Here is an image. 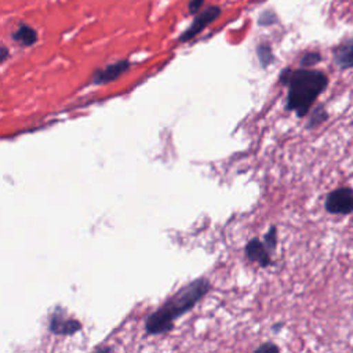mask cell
<instances>
[{"label":"cell","instance_id":"6da1fadb","mask_svg":"<svg viewBox=\"0 0 353 353\" xmlns=\"http://www.w3.org/2000/svg\"><path fill=\"white\" fill-rule=\"evenodd\" d=\"M280 83L287 85L285 109L294 112L296 117L309 114L317 98L330 84L328 76L313 68H287L280 74Z\"/></svg>","mask_w":353,"mask_h":353},{"label":"cell","instance_id":"7a4b0ae2","mask_svg":"<svg viewBox=\"0 0 353 353\" xmlns=\"http://www.w3.org/2000/svg\"><path fill=\"white\" fill-rule=\"evenodd\" d=\"M211 284L207 279H196L172 294L156 312L150 313L145 321L148 335H159L174 328L178 317L188 313L210 291Z\"/></svg>","mask_w":353,"mask_h":353},{"label":"cell","instance_id":"3957f363","mask_svg":"<svg viewBox=\"0 0 353 353\" xmlns=\"http://www.w3.org/2000/svg\"><path fill=\"white\" fill-rule=\"evenodd\" d=\"M324 210L330 215L353 214V188L339 186L331 190L324 200Z\"/></svg>","mask_w":353,"mask_h":353},{"label":"cell","instance_id":"277c9868","mask_svg":"<svg viewBox=\"0 0 353 353\" xmlns=\"http://www.w3.org/2000/svg\"><path fill=\"white\" fill-rule=\"evenodd\" d=\"M332 62L342 72L353 69V37L343 39L332 48Z\"/></svg>","mask_w":353,"mask_h":353},{"label":"cell","instance_id":"5b68a950","mask_svg":"<svg viewBox=\"0 0 353 353\" xmlns=\"http://www.w3.org/2000/svg\"><path fill=\"white\" fill-rule=\"evenodd\" d=\"M219 12H221V10H219L218 7H210L208 10H205L203 14H200V15L194 19V22L192 23V26L181 34L179 41L183 43V41L192 40V39H193L194 36H197L208 23H211V22L219 15Z\"/></svg>","mask_w":353,"mask_h":353},{"label":"cell","instance_id":"8992f818","mask_svg":"<svg viewBox=\"0 0 353 353\" xmlns=\"http://www.w3.org/2000/svg\"><path fill=\"white\" fill-rule=\"evenodd\" d=\"M245 256L251 262L259 263V266H262V268H268L269 265H272L270 251L268 250L266 244L263 241H261L259 239H251L247 243V245H245Z\"/></svg>","mask_w":353,"mask_h":353},{"label":"cell","instance_id":"52a82bcc","mask_svg":"<svg viewBox=\"0 0 353 353\" xmlns=\"http://www.w3.org/2000/svg\"><path fill=\"white\" fill-rule=\"evenodd\" d=\"M128 68H130V62L128 61L114 62L112 65H108L103 69L95 70V73L92 74V80L91 81L94 84H105V83L113 81L117 77H120L124 72H127Z\"/></svg>","mask_w":353,"mask_h":353},{"label":"cell","instance_id":"ba28073f","mask_svg":"<svg viewBox=\"0 0 353 353\" xmlns=\"http://www.w3.org/2000/svg\"><path fill=\"white\" fill-rule=\"evenodd\" d=\"M48 328L57 335H72L81 328V324L74 319H66L62 313H54L51 316Z\"/></svg>","mask_w":353,"mask_h":353},{"label":"cell","instance_id":"9c48e42d","mask_svg":"<svg viewBox=\"0 0 353 353\" xmlns=\"http://www.w3.org/2000/svg\"><path fill=\"white\" fill-rule=\"evenodd\" d=\"M309 119H307V123H306V128L307 130H314L317 128L319 125H321L324 121L328 120V112L325 109V106L323 103H319L316 105L314 108L310 109L309 112Z\"/></svg>","mask_w":353,"mask_h":353},{"label":"cell","instance_id":"30bf717a","mask_svg":"<svg viewBox=\"0 0 353 353\" xmlns=\"http://www.w3.org/2000/svg\"><path fill=\"white\" fill-rule=\"evenodd\" d=\"M12 39L22 46H32L37 41V32L28 25H21L12 33Z\"/></svg>","mask_w":353,"mask_h":353},{"label":"cell","instance_id":"8fae6325","mask_svg":"<svg viewBox=\"0 0 353 353\" xmlns=\"http://www.w3.org/2000/svg\"><path fill=\"white\" fill-rule=\"evenodd\" d=\"M321 54L319 51H309V52H305L299 61V65L302 68H312V66H316L317 63L321 62Z\"/></svg>","mask_w":353,"mask_h":353},{"label":"cell","instance_id":"7c38bea8","mask_svg":"<svg viewBox=\"0 0 353 353\" xmlns=\"http://www.w3.org/2000/svg\"><path fill=\"white\" fill-rule=\"evenodd\" d=\"M258 57H259V61L262 63L263 68H266L269 63L273 62V54H272V50L269 46H259L258 47Z\"/></svg>","mask_w":353,"mask_h":353},{"label":"cell","instance_id":"4fadbf2b","mask_svg":"<svg viewBox=\"0 0 353 353\" xmlns=\"http://www.w3.org/2000/svg\"><path fill=\"white\" fill-rule=\"evenodd\" d=\"M263 243L266 244L268 250L272 252L274 251L276 245H277V228L276 226H272L269 229V232L265 234V239H263Z\"/></svg>","mask_w":353,"mask_h":353},{"label":"cell","instance_id":"5bb4252c","mask_svg":"<svg viewBox=\"0 0 353 353\" xmlns=\"http://www.w3.org/2000/svg\"><path fill=\"white\" fill-rule=\"evenodd\" d=\"M203 1H204V0H192L190 4H189V11H190L192 14H194V12L201 7Z\"/></svg>","mask_w":353,"mask_h":353},{"label":"cell","instance_id":"9a60e30c","mask_svg":"<svg viewBox=\"0 0 353 353\" xmlns=\"http://www.w3.org/2000/svg\"><path fill=\"white\" fill-rule=\"evenodd\" d=\"M256 350L259 352V350H279V346L277 345H274V343H270V342H268V343H263V345H261V346H258L256 347Z\"/></svg>","mask_w":353,"mask_h":353},{"label":"cell","instance_id":"2e32d148","mask_svg":"<svg viewBox=\"0 0 353 353\" xmlns=\"http://www.w3.org/2000/svg\"><path fill=\"white\" fill-rule=\"evenodd\" d=\"M1 51H3V54H1V62H4V61H6V58H7V48H6V47H3V48H1Z\"/></svg>","mask_w":353,"mask_h":353}]
</instances>
